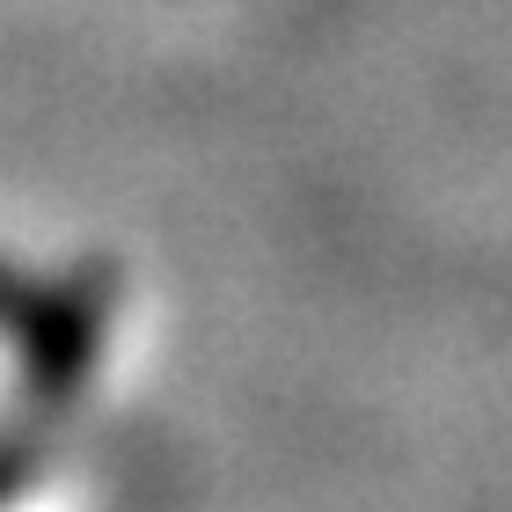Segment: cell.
<instances>
[{
	"label": "cell",
	"mask_w": 512,
	"mask_h": 512,
	"mask_svg": "<svg viewBox=\"0 0 512 512\" xmlns=\"http://www.w3.org/2000/svg\"><path fill=\"white\" fill-rule=\"evenodd\" d=\"M103 308H110V278L103 271H81V278H59V286H37L30 308L15 322V359H22V388L30 403H66L88 366L103 352Z\"/></svg>",
	"instance_id": "6da1fadb"
},
{
	"label": "cell",
	"mask_w": 512,
	"mask_h": 512,
	"mask_svg": "<svg viewBox=\"0 0 512 512\" xmlns=\"http://www.w3.org/2000/svg\"><path fill=\"white\" fill-rule=\"evenodd\" d=\"M30 278H22V271H8V264H0V330H15V322H22V308H30Z\"/></svg>",
	"instance_id": "7a4b0ae2"
},
{
	"label": "cell",
	"mask_w": 512,
	"mask_h": 512,
	"mask_svg": "<svg viewBox=\"0 0 512 512\" xmlns=\"http://www.w3.org/2000/svg\"><path fill=\"white\" fill-rule=\"evenodd\" d=\"M15 483H22V454H0V505H8Z\"/></svg>",
	"instance_id": "3957f363"
}]
</instances>
